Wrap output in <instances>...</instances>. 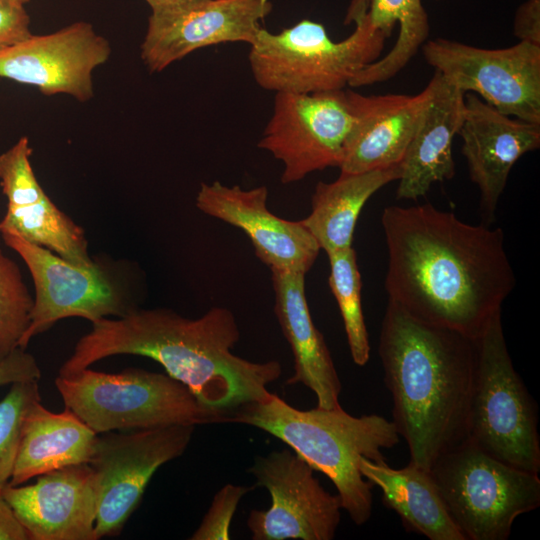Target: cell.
Returning <instances> with one entry per match:
<instances>
[{"label": "cell", "instance_id": "6da1fadb", "mask_svg": "<svg viewBox=\"0 0 540 540\" xmlns=\"http://www.w3.org/2000/svg\"><path fill=\"white\" fill-rule=\"evenodd\" d=\"M388 300L413 317L477 338L515 286L501 228L472 225L431 204L388 206Z\"/></svg>", "mask_w": 540, "mask_h": 540}, {"label": "cell", "instance_id": "7a4b0ae2", "mask_svg": "<svg viewBox=\"0 0 540 540\" xmlns=\"http://www.w3.org/2000/svg\"><path fill=\"white\" fill-rule=\"evenodd\" d=\"M91 324L59 368V376L114 355L145 356L188 386L203 405L230 414L264 398L267 386L282 373L278 361L253 362L233 354L240 331L233 313L224 307H213L195 319L167 308L139 307Z\"/></svg>", "mask_w": 540, "mask_h": 540}, {"label": "cell", "instance_id": "3957f363", "mask_svg": "<svg viewBox=\"0 0 540 540\" xmlns=\"http://www.w3.org/2000/svg\"><path fill=\"white\" fill-rule=\"evenodd\" d=\"M379 356L409 463L430 471L467 440L476 338L419 320L388 300Z\"/></svg>", "mask_w": 540, "mask_h": 540}, {"label": "cell", "instance_id": "277c9868", "mask_svg": "<svg viewBox=\"0 0 540 540\" xmlns=\"http://www.w3.org/2000/svg\"><path fill=\"white\" fill-rule=\"evenodd\" d=\"M228 423L253 426L278 438L326 475L337 489L342 509L356 525L372 513L373 484L360 472L361 458L385 462L382 449L399 442L393 421L377 415L356 417L342 407L300 410L273 393L245 403L229 414Z\"/></svg>", "mask_w": 540, "mask_h": 540}, {"label": "cell", "instance_id": "5b68a950", "mask_svg": "<svg viewBox=\"0 0 540 540\" xmlns=\"http://www.w3.org/2000/svg\"><path fill=\"white\" fill-rule=\"evenodd\" d=\"M368 7L369 0H352L345 23L354 22L355 28L341 41H333L324 25L309 19L279 33L260 28L248 56L254 80L275 93L344 89L380 58L387 39L372 25Z\"/></svg>", "mask_w": 540, "mask_h": 540}, {"label": "cell", "instance_id": "8992f818", "mask_svg": "<svg viewBox=\"0 0 540 540\" xmlns=\"http://www.w3.org/2000/svg\"><path fill=\"white\" fill-rule=\"evenodd\" d=\"M1 236L22 258L34 285L31 323L20 348L26 349L33 337L65 318L93 323L123 317L144 299L145 277L135 262L98 254L87 264H75L17 234L2 232Z\"/></svg>", "mask_w": 540, "mask_h": 540}, {"label": "cell", "instance_id": "52a82bcc", "mask_svg": "<svg viewBox=\"0 0 540 540\" xmlns=\"http://www.w3.org/2000/svg\"><path fill=\"white\" fill-rule=\"evenodd\" d=\"M55 385L65 407L97 434L228 423V413L206 407L188 386L167 373L135 367L105 373L88 367L58 375Z\"/></svg>", "mask_w": 540, "mask_h": 540}, {"label": "cell", "instance_id": "ba28073f", "mask_svg": "<svg viewBox=\"0 0 540 540\" xmlns=\"http://www.w3.org/2000/svg\"><path fill=\"white\" fill-rule=\"evenodd\" d=\"M476 347L467 440L505 464L538 474L537 405L513 366L501 312L476 338Z\"/></svg>", "mask_w": 540, "mask_h": 540}, {"label": "cell", "instance_id": "9c48e42d", "mask_svg": "<svg viewBox=\"0 0 540 540\" xmlns=\"http://www.w3.org/2000/svg\"><path fill=\"white\" fill-rule=\"evenodd\" d=\"M430 473L465 540H506L515 519L540 505L537 473L505 464L468 440L443 454Z\"/></svg>", "mask_w": 540, "mask_h": 540}, {"label": "cell", "instance_id": "30bf717a", "mask_svg": "<svg viewBox=\"0 0 540 540\" xmlns=\"http://www.w3.org/2000/svg\"><path fill=\"white\" fill-rule=\"evenodd\" d=\"M194 428L171 425L97 435L88 463L97 486V539L121 533L154 473L186 451Z\"/></svg>", "mask_w": 540, "mask_h": 540}, {"label": "cell", "instance_id": "8fae6325", "mask_svg": "<svg viewBox=\"0 0 540 540\" xmlns=\"http://www.w3.org/2000/svg\"><path fill=\"white\" fill-rule=\"evenodd\" d=\"M421 50L449 84L473 93L502 114L540 124V45L525 41L484 49L436 38Z\"/></svg>", "mask_w": 540, "mask_h": 540}, {"label": "cell", "instance_id": "7c38bea8", "mask_svg": "<svg viewBox=\"0 0 540 540\" xmlns=\"http://www.w3.org/2000/svg\"><path fill=\"white\" fill-rule=\"evenodd\" d=\"M353 115L347 90L275 93L273 113L258 147L281 161V182L341 165Z\"/></svg>", "mask_w": 540, "mask_h": 540}, {"label": "cell", "instance_id": "4fadbf2b", "mask_svg": "<svg viewBox=\"0 0 540 540\" xmlns=\"http://www.w3.org/2000/svg\"><path fill=\"white\" fill-rule=\"evenodd\" d=\"M270 494L266 510H252L253 540H331L341 519V499L326 491L314 469L288 448L258 456L248 469Z\"/></svg>", "mask_w": 540, "mask_h": 540}, {"label": "cell", "instance_id": "5bb4252c", "mask_svg": "<svg viewBox=\"0 0 540 540\" xmlns=\"http://www.w3.org/2000/svg\"><path fill=\"white\" fill-rule=\"evenodd\" d=\"M272 9L271 0H189L151 9L141 59L150 72H161L204 47L251 45Z\"/></svg>", "mask_w": 540, "mask_h": 540}, {"label": "cell", "instance_id": "9a60e30c", "mask_svg": "<svg viewBox=\"0 0 540 540\" xmlns=\"http://www.w3.org/2000/svg\"><path fill=\"white\" fill-rule=\"evenodd\" d=\"M110 54L108 40L79 21L1 51L0 77L36 86L44 95L63 93L86 102L94 95L92 72Z\"/></svg>", "mask_w": 540, "mask_h": 540}, {"label": "cell", "instance_id": "2e32d148", "mask_svg": "<svg viewBox=\"0 0 540 540\" xmlns=\"http://www.w3.org/2000/svg\"><path fill=\"white\" fill-rule=\"evenodd\" d=\"M265 186L243 189L219 181L202 183L196 207L204 214L241 229L256 256L270 270L306 274L320 247L300 221L282 219L267 208Z\"/></svg>", "mask_w": 540, "mask_h": 540}, {"label": "cell", "instance_id": "e0dca14e", "mask_svg": "<svg viewBox=\"0 0 540 540\" xmlns=\"http://www.w3.org/2000/svg\"><path fill=\"white\" fill-rule=\"evenodd\" d=\"M31 154L25 136L0 154V186L7 199L0 233L17 234L72 263H89L92 256L84 229L45 193L32 169Z\"/></svg>", "mask_w": 540, "mask_h": 540}, {"label": "cell", "instance_id": "ac0fdd59", "mask_svg": "<svg viewBox=\"0 0 540 540\" xmlns=\"http://www.w3.org/2000/svg\"><path fill=\"white\" fill-rule=\"evenodd\" d=\"M0 494L30 540H97V486L87 463L39 475L34 484L6 485Z\"/></svg>", "mask_w": 540, "mask_h": 540}, {"label": "cell", "instance_id": "d6986e66", "mask_svg": "<svg viewBox=\"0 0 540 540\" xmlns=\"http://www.w3.org/2000/svg\"><path fill=\"white\" fill-rule=\"evenodd\" d=\"M458 134L488 225L495 218L512 167L525 153L539 148L540 124L502 114L477 95L465 93L464 119Z\"/></svg>", "mask_w": 540, "mask_h": 540}, {"label": "cell", "instance_id": "ffe728a7", "mask_svg": "<svg viewBox=\"0 0 540 540\" xmlns=\"http://www.w3.org/2000/svg\"><path fill=\"white\" fill-rule=\"evenodd\" d=\"M435 86L434 75L416 95L365 96L347 90L353 123L340 171L361 173L401 163Z\"/></svg>", "mask_w": 540, "mask_h": 540}, {"label": "cell", "instance_id": "44dd1931", "mask_svg": "<svg viewBox=\"0 0 540 540\" xmlns=\"http://www.w3.org/2000/svg\"><path fill=\"white\" fill-rule=\"evenodd\" d=\"M274 312L291 347L294 373L288 384L301 383L317 398V407H341L342 384L322 333L313 323L305 295V274L271 270Z\"/></svg>", "mask_w": 540, "mask_h": 540}, {"label": "cell", "instance_id": "7402d4cb", "mask_svg": "<svg viewBox=\"0 0 540 540\" xmlns=\"http://www.w3.org/2000/svg\"><path fill=\"white\" fill-rule=\"evenodd\" d=\"M434 95L401 161L397 199L417 200L455 175L452 141L462 125L465 94L434 73Z\"/></svg>", "mask_w": 540, "mask_h": 540}, {"label": "cell", "instance_id": "603a6c76", "mask_svg": "<svg viewBox=\"0 0 540 540\" xmlns=\"http://www.w3.org/2000/svg\"><path fill=\"white\" fill-rule=\"evenodd\" d=\"M97 433L65 407L61 413L41 401L29 409L9 486L71 465L89 463Z\"/></svg>", "mask_w": 540, "mask_h": 540}, {"label": "cell", "instance_id": "cb8c5ba5", "mask_svg": "<svg viewBox=\"0 0 540 540\" xmlns=\"http://www.w3.org/2000/svg\"><path fill=\"white\" fill-rule=\"evenodd\" d=\"M360 472L382 491L383 505L400 517L407 531L430 540H465L449 515L430 471L411 463L401 469L361 458Z\"/></svg>", "mask_w": 540, "mask_h": 540}, {"label": "cell", "instance_id": "d4e9b609", "mask_svg": "<svg viewBox=\"0 0 540 540\" xmlns=\"http://www.w3.org/2000/svg\"><path fill=\"white\" fill-rule=\"evenodd\" d=\"M400 175L401 163L361 173L341 172L333 182L320 181L311 198V211L300 222L326 254L348 249L366 202Z\"/></svg>", "mask_w": 540, "mask_h": 540}, {"label": "cell", "instance_id": "484cf974", "mask_svg": "<svg viewBox=\"0 0 540 540\" xmlns=\"http://www.w3.org/2000/svg\"><path fill=\"white\" fill-rule=\"evenodd\" d=\"M368 15L372 25L386 38L397 22L399 34L390 52L364 67L350 81L351 87L372 85L394 77L421 49L430 31L422 0H369Z\"/></svg>", "mask_w": 540, "mask_h": 540}, {"label": "cell", "instance_id": "4316f807", "mask_svg": "<svg viewBox=\"0 0 540 540\" xmlns=\"http://www.w3.org/2000/svg\"><path fill=\"white\" fill-rule=\"evenodd\" d=\"M330 289L338 303L353 362L364 366L370 358V344L361 303V275L353 247L327 254Z\"/></svg>", "mask_w": 540, "mask_h": 540}, {"label": "cell", "instance_id": "83f0119b", "mask_svg": "<svg viewBox=\"0 0 540 540\" xmlns=\"http://www.w3.org/2000/svg\"><path fill=\"white\" fill-rule=\"evenodd\" d=\"M33 306L19 266L0 249V362L20 348Z\"/></svg>", "mask_w": 540, "mask_h": 540}, {"label": "cell", "instance_id": "f1b7e54d", "mask_svg": "<svg viewBox=\"0 0 540 540\" xmlns=\"http://www.w3.org/2000/svg\"><path fill=\"white\" fill-rule=\"evenodd\" d=\"M37 401H41L38 380L12 383L0 401V490L11 479L24 420Z\"/></svg>", "mask_w": 540, "mask_h": 540}, {"label": "cell", "instance_id": "f546056e", "mask_svg": "<svg viewBox=\"0 0 540 540\" xmlns=\"http://www.w3.org/2000/svg\"><path fill=\"white\" fill-rule=\"evenodd\" d=\"M252 488L226 484L213 497L212 503L191 540H227L237 507Z\"/></svg>", "mask_w": 540, "mask_h": 540}, {"label": "cell", "instance_id": "4dcf8cb0", "mask_svg": "<svg viewBox=\"0 0 540 540\" xmlns=\"http://www.w3.org/2000/svg\"><path fill=\"white\" fill-rule=\"evenodd\" d=\"M30 18L19 0H0V52L30 37Z\"/></svg>", "mask_w": 540, "mask_h": 540}, {"label": "cell", "instance_id": "1f68e13d", "mask_svg": "<svg viewBox=\"0 0 540 540\" xmlns=\"http://www.w3.org/2000/svg\"><path fill=\"white\" fill-rule=\"evenodd\" d=\"M41 370L35 357L17 348L0 362V386L20 381L39 380Z\"/></svg>", "mask_w": 540, "mask_h": 540}, {"label": "cell", "instance_id": "d6a6232c", "mask_svg": "<svg viewBox=\"0 0 540 540\" xmlns=\"http://www.w3.org/2000/svg\"><path fill=\"white\" fill-rule=\"evenodd\" d=\"M513 34L519 41L540 45V0H526L516 10Z\"/></svg>", "mask_w": 540, "mask_h": 540}, {"label": "cell", "instance_id": "836d02e7", "mask_svg": "<svg viewBox=\"0 0 540 540\" xmlns=\"http://www.w3.org/2000/svg\"><path fill=\"white\" fill-rule=\"evenodd\" d=\"M0 540H30L14 511L0 494Z\"/></svg>", "mask_w": 540, "mask_h": 540}, {"label": "cell", "instance_id": "e575fe53", "mask_svg": "<svg viewBox=\"0 0 540 540\" xmlns=\"http://www.w3.org/2000/svg\"><path fill=\"white\" fill-rule=\"evenodd\" d=\"M145 1L148 3L151 9H155V8L169 6V5H173V4H177V3H181V2H185L189 0H145Z\"/></svg>", "mask_w": 540, "mask_h": 540}, {"label": "cell", "instance_id": "d590c367", "mask_svg": "<svg viewBox=\"0 0 540 540\" xmlns=\"http://www.w3.org/2000/svg\"><path fill=\"white\" fill-rule=\"evenodd\" d=\"M19 1H21L23 3H27L29 0H19Z\"/></svg>", "mask_w": 540, "mask_h": 540}, {"label": "cell", "instance_id": "8d00e7d4", "mask_svg": "<svg viewBox=\"0 0 540 540\" xmlns=\"http://www.w3.org/2000/svg\"><path fill=\"white\" fill-rule=\"evenodd\" d=\"M437 1H441V0H437Z\"/></svg>", "mask_w": 540, "mask_h": 540}]
</instances>
